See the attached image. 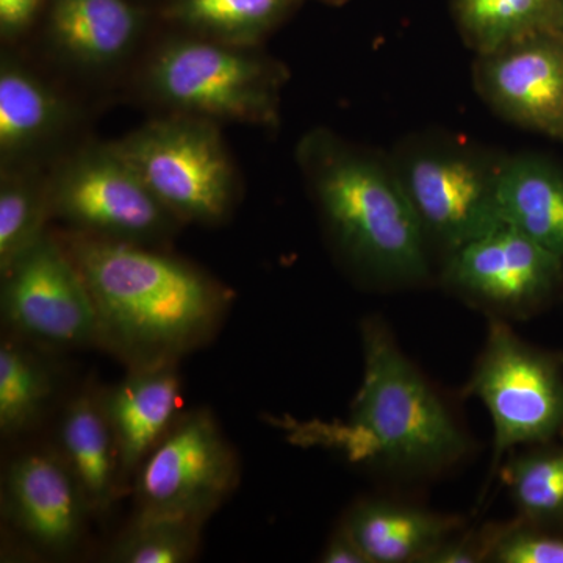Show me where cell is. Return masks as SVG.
<instances>
[{
    "label": "cell",
    "mask_w": 563,
    "mask_h": 563,
    "mask_svg": "<svg viewBox=\"0 0 563 563\" xmlns=\"http://www.w3.org/2000/svg\"><path fill=\"white\" fill-rule=\"evenodd\" d=\"M63 244L91 292L98 344L129 368L179 361L209 342L231 306L220 282L144 244L81 232Z\"/></svg>",
    "instance_id": "1"
},
{
    "label": "cell",
    "mask_w": 563,
    "mask_h": 563,
    "mask_svg": "<svg viewBox=\"0 0 563 563\" xmlns=\"http://www.w3.org/2000/svg\"><path fill=\"white\" fill-rule=\"evenodd\" d=\"M296 162L333 247L352 269L390 285L429 276L428 236L390 161L317 128L299 140Z\"/></svg>",
    "instance_id": "2"
},
{
    "label": "cell",
    "mask_w": 563,
    "mask_h": 563,
    "mask_svg": "<svg viewBox=\"0 0 563 563\" xmlns=\"http://www.w3.org/2000/svg\"><path fill=\"white\" fill-rule=\"evenodd\" d=\"M363 380L347 422H317L299 440L331 444L355 462L424 472L450 465L466 440L440 396L377 321L362 329Z\"/></svg>",
    "instance_id": "3"
},
{
    "label": "cell",
    "mask_w": 563,
    "mask_h": 563,
    "mask_svg": "<svg viewBox=\"0 0 563 563\" xmlns=\"http://www.w3.org/2000/svg\"><path fill=\"white\" fill-rule=\"evenodd\" d=\"M285 80L284 66L255 47L198 35L163 44L143 74L147 96L174 113L265 128L279 121Z\"/></svg>",
    "instance_id": "4"
},
{
    "label": "cell",
    "mask_w": 563,
    "mask_h": 563,
    "mask_svg": "<svg viewBox=\"0 0 563 563\" xmlns=\"http://www.w3.org/2000/svg\"><path fill=\"white\" fill-rule=\"evenodd\" d=\"M111 144L180 222L218 224L232 213L239 179L217 122L174 113Z\"/></svg>",
    "instance_id": "5"
},
{
    "label": "cell",
    "mask_w": 563,
    "mask_h": 563,
    "mask_svg": "<svg viewBox=\"0 0 563 563\" xmlns=\"http://www.w3.org/2000/svg\"><path fill=\"white\" fill-rule=\"evenodd\" d=\"M393 168L428 242L446 254L503 228L498 179L503 161L454 140L404 144Z\"/></svg>",
    "instance_id": "6"
},
{
    "label": "cell",
    "mask_w": 563,
    "mask_h": 563,
    "mask_svg": "<svg viewBox=\"0 0 563 563\" xmlns=\"http://www.w3.org/2000/svg\"><path fill=\"white\" fill-rule=\"evenodd\" d=\"M47 181L52 218L76 232L151 246L181 224L111 143L70 155Z\"/></svg>",
    "instance_id": "7"
},
{
    "label": "cell",
    "mask_w": 563,
    "mask_h": 563,
    "mask_svg": "<svg viewBox=\"0 0 563 563\" xmlns=\"http://www.w3.org/2000/svg\"><path fill=\"white\" fill-rule=\"evenodd\" d=\"M468 393L483 401L495 433V463L520 444H543L563 432V368L558 357L493 320Z\"/></svg>",
    "instance_id": "8"
},
{
    "label": "cell",
    "mask_w": 563,
    "mask_h": 563,
    "mask_svg": "<svg viewBox=\"0 0 563 563\" xmlns=\"http://www.w3.org/2000/svg\"><path fill=\"white\" fill-rule=\"evenodd\" d=\"M135 518L206 523L239 484V462L213 415L177 418L136 470Z\"/></svg>",
    "instance_id": "9"
},
{
    "label": "cell",
    "mask_w": 563,
    "mask_h": 563,
    "mask_svg": "<svg viewBox=\"0 0 563 563\" xmlns=\"http://www.w3.org/2000/svg\"><path fill=\"white\" fill-rule=\"evenodd\" d=\"M2 313L33 342L63 350L98 344L87 282L65 244L47 235L2 274Z\"/></svg>",
    "instance_id": "10"
},
{
    "label": "cell",
    "mask_w": 563,
    "mask_h": 563,
    "mask_svg": "<svg viewBox=\"0 0 563 563\" xmlns=\"http://www.w3.org/2000/svg\"><path fill=\"white\" fill-rule=\"evenodd\" d=\"M443 282L477 306L501 313H531L562 290L563 258L503 225L450 252Z\"/></svg>",
    "instance_id": "11"
},
{
    "label": "cell",
    "mask_w": 563,
    "mask_h": 563,
    "mask_svg": "<svg viewBox=\"0 0 563 563\" xmlns=\"http://www.w3.org/2000/svg\"><path fill=\"white\" fill-rule=\"evenodd\" d=\"M474 81L507 121L563 141V31L477 55Z\"/></svg>",
    "instance_id": "12"
},
{
    "label": "cell",
    "mask_w": 563,
    "mask_h": 563,
    "mask_svg": "<svg viewBox=\"0 0 563 563\" xmlns=\"http://www.w3.org/2000/svg\"><path fill=\"white\" fill-rule=\"evenodd\" d=\"M3 512L40 551L69 554L85 533L87 498L60 454L33 451L14 459L2 484Z\"/></svg>",
    "instance_id": "13"
},
{
    "label": "cell",
    "mask_w": 563,
    "mask_h": 563,
    "mask_svg": "<svg viewBox=\"0 0 563 563\" xmlns=\"http://www.w3.org/2000/svg\"><path fill=\"white\" fill-rule=\"evenodd\" d=\"M177 362L136 366L120 383L101 393L122 473H136L147 454L177 420L180 407Z\"/></svg>",
    "instance_id": "14"
},
{
    "label": "cell",
    "mask_w": 563,
    "mask_h": 563,
    "mask_svg": "<svg viewBox=\"0 0 563 563\" xmlns=\"http://www.w3.org/2000/svg\"><path fill=\"white\" fill-rule=\"evenodd\" d=\"M140 32V13L128 0H54L52 5V44L84 68L106 69L124 60Z\"/></svg>",
    "instance_id": "15"
},
{
    "label": "cell",
    "mask_w": 563,
    "mask_h": 563,
    "mask_svg": "<svg viewBox=\"0 0 563 563\" xmlns=\"http://www.w3.org/2000/svg\"><path fill=\"white\" fill-rule=\"evenodd\" d=\"M58 454L79 483L91 512H107L117 498L122 466L101 396L84 391L66 406L58 428Z\"/></svg>",
    "instance_id": "16"
},
{
    "label": "cell",
    "mask_w": 563,
    "mask_h": 563,
    "mask_svg": "<svg viewBox=\"0 0 563 563\" xmlns=\"http://www.w3.org/2000/svg\"><path fill=\"white\" fill-rule=\"evenodd\" d=\"M498 201L504 224L563 258V173L540 155L503 161Z\"/></svg>",
    "instance_id": "17"
},
{
    "label": "cell",
    "mask_w": 563,
    "mask_h": 563,
    "mask_svg": "<svg viewBox=\"0 0 563 563\" xmlns=\"http://www.w3.org/2000/svg\"><path fill=\"white\" fill-rule=\"evenodd\" d=\"M69 110L60 95L16 58L0 63V152L2 165L54 140L65 129Z\"/></svg>",
    "instance_id": "18"
},
{
    "label": "cell",
    "mask_w": 563,
    "mask_h": 563,
    "mask_svg": "<svg viewBox=\"0 0 563 563\" xmlns=\"http://www.w3.org/2000/svg\"><path fill=\"white\" fill-rule=\"evenodd\" d=\"M459 525L457 518L387 501L361 503L343 521L369 563L422 562Z\"/></svg>",
    "instance_id": "19"
},
{
    "label": "cell",
    "mask_w": 563,
    "mask_h": 563,
    "mask_svg": "<svg viewBox=\"0 0 563 563\" xmlns=\"http://www.w3.org/2000/svg\"><path fill=\"white\" fill-rule=\"evenodd\" d=\"M453 9L459 32L477 55L563 31L562 0H454Z\"/></svg>",
    "instance_id": "20"
},
{
    "label": "cell",
    "mask_w": 563,
    "mask_h": 563,
    "mask_svg": "<svg viewBox=\"0 0 563 563\" xmlns=\"http://www.w3.org/2000/svg\"><path fill=\"white\" fill-rule=\"evenodd\" d=\"M299 0H174L172 16L203 38L257 46Z\"/></svg>",
    "instance_id": "21"
},
{
    "label": "cell",
    "mask_w": 563,
    "mask_h": 563,
    "mask_svg": "<svg viewBox=\"0 0 563 563\" xmlns=\"http://www.w3.org/2000/svg\"><path fill=\"white\" fill-rule=\"evenodd\" d=\"M52 218L49 181L20 163L2 165L0 177V273L46 236Z\"/></svg>",
    "instance_id": "22"
},
{
    "label": "cell",
    "mask_w": 563,
    "mask_h": 563,
    "mask_svg": "<svg viewBox=\"0 0 563 563\" xmlns=\"http://www.w3.org/2000/svg\"><path fill=\"white\" fill-rule=\"evenodd\" d=\"M54 380L43 361L16 340L0 344V432L20 435L46 409Z\"/></svg>",
    "instance_id": "23"
},
{
    "label": "cell",
    "mask_w": 563,
    "mask_h": 563,
    "mask_svg": "<svg viewBox=\"0 0 563 563\" xmlns=\"http://www.w3.org/2000/svg\"><path fill=\"white\" fill-rule=\"evenodd\" d=\"M504 477L523 520L550 529L563 526V448L518 455Z\"/></svg>",
    "instance_id": "24"
},
{
    "label": "cell",
    "mask_w": 563,
    "mask_h": 563,
    "mask_svg": "<svg viewBox=\"0 0 563 563\" xmlns=\"http://www.w3.org/2000/svg\"><path fill=\"white\" fill-rule=\"evenodd\" d=\"M203 523L185 518H135L113 543L114 563H187L198 554Z\"/></svg>",
    "instance_id": "25"
},
{
    "label": "cell",
    "mask_w": 563,
    "mask_h": 563,
    "mask_svg": "<svg viewBox=\"0 0 563 563\" xmlns=\"http://www.w3.org/2000/svg\"><path fill=\"white\" fill-rule=\"evenodd\" d=\"M485 561L563 563V537L553 529L521 520L483 536Z\"/></svg>",
    "instance_id": "26"
},
{
    "label": "cell",
    "mask_w": 563,
    "mask_h": 563,
    "mask_svg": "<svg viewBox=\"0 0 563 563\" xmlns=\"http://www.w3.org/2000/svg\"><path fill=\"white\" fill-rule=\"evenodd\" d=\"M485 561L483 537H448L422 563H477Z\"/></svg>",
    "instance_id": "27"
},
{
    "label": "cell",
    "mask_w": 563,
    "mask_h": 563,
    "mask_svg": "<svg viewBox=\"0 0 563 563\" xmlns=\"http://www.w3.org/2000/svg\"><path fill=\"white\" fill-rule=\"evenodd\" d=\"M41 0H0V29L3 36L20 35L25 31Z\"/></svg>",
    "instance_id": "28"
},
{
    "label": "cell",
    "mask_w": 563,
    "mask_h": 563,
    "mask_svg": "<svg viewBox=\"0 0 563 563\" xmlns=\"http://www.w3.org/2000/svg\"><path fill=\"white\" fill-rule=\"evenodd\" d=\"M322 563H369L361 547L355 543L344 526L332 533L331 540L321 553Z\"/></svg>",
    "instance_id": "29"
},
{
    "label": "cell",
    "mask_w": 563,
    "mask_h": 563,
    "mask_svg": "<svg viewBox=\"0 0 563 563\" xmlns=\"http://www.w3.org/2000/svg\"><path fill=\"white\" fill-rule=\"evenodd\" d=\"M322 2L339 3V2H343V0H322Z\"/></svg>",
    "instance_id": "30"
},
{
    "label": "cell",
    "mask_w": 563,
    "mask_h": 563,
    "mask_svg": "<svg viewBox=\"0 0 563 563\" xmlns=\"http://www.w3.org/2000/svg\"><path fill=\"white\" fill-rule=\"evenodd\" d=\"M562 2H563V0H562Z\"/></svg>",
    "instance_id": "31"
}]
</instances>
